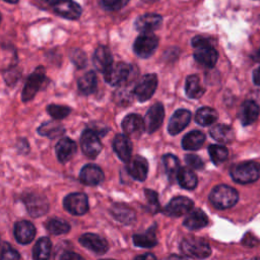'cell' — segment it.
<instances>
[{
  "instance_id": "obj_1",
  "label": "cell",
  "mask_w": 260,
  "mask_h": 260,
  "mask_svg": "<svg viewBox=\"0 0 260 260\" xmlns=\"http://www.w3.org/2000/svg\"><path fill=\"white\" fill-rule=\"evenodd\" d=\"M192 47L194 49V59L205 67H213L217 62L218 54L210 42L201 37L197 36L192 39Z\"/></svg>"
},
{
  "instance_id": "obj_2",
  "label": "cell",
  "mask_w": 260,
  "mask_h": 260,
  "mask_svg": "<svg viewBox=\"0 0 260 260\" xmlns=\"http://www.w3.org/2000/svg\"><path fill=\"white\" fill-rule=\"evenodd\" d=\"M230 174L232 179L240 184H249L260 178V164L253 160L242 161L234 165Z\"/></svg>"
},
{
  "instance_id": "obj_3",
  "label": "cell",
  "mask_w": 260,
  "mask_h": 260,
  "mask_svg": "<svg viewBox=\"0 0 260 260\" xmlns=\"http://www.w3.org/2000/svg\"><path fill=\"white\" fill-rule=\"evenodd\" d=\"M238 199L239 194L237 190L228 185H217L209 194L210 203L218 209H226L234 206Z\"/></svg>"
},
{
  "instance_id": "obj_4",
  "label": "cell",
  "mask_w": 260,
  "mask_h": 260,
  "mask_svg": "<svg viewBox=\"0 0 260 260\" xmlns=\"http://www.w3.org/2000/svg\"><path fill=\"white\" fill-rule=\"evenodd\" d=\"M181 251L188 257L196 259L207 258L211 254V248L206 241L200 238H186L181 242Z\"/></svg>"
},
{
  "instance_id": "obj_5",
  "label": "cell",
  "mask_w": 260,
  "mask_h": 260,
  "mask_svg": "<svg viewBox=\"0 0 260 260\" xmlns=\"http://www.w3.org/2000/svg\"><path fill=\"white\" fill-rule=\"evenodd\" d=\"M157 45L158 39L154 34L142 32L134 41L133 51L140 58H148L154 53Z\"/></svg>"
},
{
  "instance_id": "obj_6",
  "label": "cell",
  "mask_w": 260,
  "mask_h": 260,
  "mask_svg": "<svg viewBox=\"0 0 260 260\" xmlns=\"http://www.w3.org/2000/svg\"><path fill=\"white\" fill-rule=\"evenodd\" d=\"M132 67L124 62L112 63V65L104 72L105 80L111 85L123 84L131 75Z\"/></svg>"
},
{
  "instance_id": "obj_7",
  "label": "cell",
  "mask_w": 260,
  "mask_h": 260,
  "mask_svg": "<svg viewBox=\"0 0 260 260\" xmlns=\"http://www.w3.org/2000/svg\"><path fill=\"white\" fill-rule=\"evenodd\" d=\"M157 86V76L153 73L141 77L133 89V94L139 102H146L154 93Z\"/></svg>"
},
{
  "instance_id": "obj_8",
  "label": "cell",
  "mask_w": 260,
  "mask_h": 260,
  "mask_svg": "<svg viewBox=\"0 0 260 260\" xmlns=\"http://www.w3.org/2000/svg\"><path fill=\"white\" fill-rule=\"evenodd\" d=\"M46 70L43 66H39L35 71L29 75L27 81L22 90V101L27 102L30 101L36 93L41 88L45 78H46Z\"/></svg>"
},
{
  "instance_id": "obj_9",
  "label": "cell",
  "mask_w": 260,
  "mask_h": 260,
  "mask_svg": "<svg viewBox=\"0 0 260 260\" xmlns=\"http://www.w3.org/2000/svg\"><path fill=\"white\" fill-rule=\"evenodd\" d=\"M65 209L73 215H82L88 210V199L84 193L75 192L67 195L63 201Z\"/></svg>"
},
{
  "instance_id": "obj_10",
  "label": "cell",
  "mask_w": 260,
  "mask_h": 260,
  "mask_svg": "<svg viewBox=\"0 0 260 260\" xmlns=\"http://www.w3.org/2000/svg\"><path fill=\"white\" fill-rule=\"evenodd\" d=\"M82 152L88 157H95L102 150V143L99 135L91 129H86L80 137Z\"/></svg>"
},
{
  "instance_id": "obj_11",
  "label": "cell",
  "mask_w": 260,
  "mask_h": 260,
  "mask_svg": "<svg viewBox=\"0 0 260 260\" xmlns=\"http://www.w3.org/2000/svg\"><path fill=\"white\" fill-rule=\"evenodd\" d=\"M28 213L34 217L44 215L49 208V203L44 195L39 193H29L23 198Z\"/></svg>"
},
{
  "instance_id": "obj_12",
  "label": "cell",
  "mask_w": 260,
  "mask_h": 260,
  "mask_svg": "<svg viewBox=\"0 0 260 260\" xmlns=\"http://www.w3.org/2000/svg\"><path fill=\"white\" fill-rule=\"evenodd\" d=\"M164 117H165L164 106L160 103H155L154 105H152L148 109L144 117L145 130L147 131V133L150 134L156 131L160 127L164 121Z\"/></svg>"
},
{
  "instance_id": "obj_13",
  "label": "cell",
  "mask_w": 260,
  "mask_h": 260,
  "mask_svg": "<svg viewBox=\"0 0 260 260\" xmlns=\"http://www.w3.org/2000/svg\"><path fill=\"white\" fill-rule=\"evenodd\" d=\"M193 201L187 197L179 196L173 198L165 207L164 212L169 216H182L192 210Z\"/></svg>"
},
{
  "instance_id": "obj_14",
  "label": "cell",
  "mask_w": 260,
  "mask_h": 260,
  "mask_svg": "<svg viewBox=\"0 0 260 260\" xmlns=\"http://www.w3.org/2000/svg\"><path fill=\"white\" fill-rule=\"evenodd\" d=\"M122 128L128 137H139L145 130L144 120L137 114H129L123 119Z\"/></svg>"
},
{
  "instance_id": "obj_15",
  "label": "cell",
  "mask_w": 260,
  "mask_h": 260,
  "mask_svg": "<svg viewBox=\"0 0 260 260\" xmlns=\"http://www.w3.org/2000/svg\"><path fill=\"white\" fill-rule=\"evenodd\" d=\"M191 120V112L185 109L177 110L171 117L168 125V131L171 135H176L186 128Z\"/></svg>"
},
{
  "instance_id": "obj_16",
  "label": "cell",
  "mask_w": 260,
  "mask_h": 260,
  "mask_svg": "<svg viewBox=\"0 0 260 260\" xmlns=\"http://www.w3.org/2000/svg\"><path fill=\"white\" fill-rule=\"evenodd\" d=\"M79 243L83 247L87 248L88 250H90L96 254H104L108 251V248H109L108 242L104 238L100 237L99 235L91 234V233L82 235L79 238Z\"/></svg>"
},
{
  "instance_id": "obj_17",
  "label": "cell",
  "mask_w": 260,
  "mask_h": 260,
  "mask_svg": "<svg viewBox=\"0 0 260 260\" xmlns=\"http://www.w3.org/2000/svg\"><path fill=\"white\" fill-rule=\"evenodd\" d=\"M127 171L135 180L144 181L148 173V162L143 156L135 155L127 162Z\"/></svg>"
},
{
  "instance_id": "obj_18",
  "label": "cell",
  "mask_w": 260,
  "mask_h": 260,
  "mask_svg": "<svg viewBox=\"0 0 260 260\" xmlns=\"http://www.w3.org/2000/svg\"><path fill=\"white\" fill-rule=\"evenodd\" d=\"M162 22V17L156 13H146L136 18L135 28L141 32H151L158 28Z\"/></svg>"
},
{
  "instance_id": "obj_19",
  "label": "cell",
  "mask_w": 260,
  "mask_h": 260,
  "mask_svg": "<svg viewBox=\"0 0 260 260\" xmlns=\"http://www.w3.org/2000/svg\"><path fill=\"white\" fill-rule=\"evenodd\" d=\"M54 11L68 19H77L81 14V7L73 0H61L53 5Z\"/></svg>"
},
{
  "instance_id": "obj_20",
  "label": "cell",
  "mask_w": 260,
  "mask_h": 260,
  "mask_svg": "<svg viewBox=\"0 0 260 260\" xmlns=\"http://www.w3.org/2000/svg\"><path fill=\"white\" fill-rule=\"evenodd\" d=\"M79 180L84 185L95 186L104 180V173L100 167L89 164L81 169Z\"/></svg>"
},
{
  "instance_id": "obj_21",
  "label": "cell",
  "mask_w": 260,
  "mask_h": 260,
  "mask_svg": "<svg viewBox=\"0 0 260 260\" xmlns=\"http://www.w3.org/2000/svg\"><path fill=\"white\" fill-rule=\"evenodd\" d=\"M113 148L121 160L129 161L132 153V143L127 135L117 134L113 140Z\"/></svg>"
},
{
  "instance_id": "obj_22",
  "label": "cell",
  "mask_w": 260,
  "mask_h": 260,
  "mask_svg": "<svg viewBox=\"0 0 260 260\" xmlns=\"http://www.w3.org/2000/svg\"><path fill=\"white\" fill-rule=\"evenodd\" d=\"M76 143L68 137L60 139L55 147L56 155L59 161L63 164L69 161L74 156V154L76 153Z\"/></svg>"
},
{
  "instance_id": "obj_23",
  "label": "cell",
  "mask_w": 260,
  "mask_h": 260,
  "mask_svg": "<svg viewBox=\"0 0 260 260\" xmlns=\"http://www.w3.org/2000/svg\"><path fill=\"white\" fill-rule=\"evenodd\" d=\"M14 236L18 243L23 245L28 244L36 236V228L27 220L18 221L14 225Z\"/></svg>"
},
{
  "instance_id": "obj_24",
  "label": "cell",
  "mask_w": 260,
  "mask_h": 260,
  "mask_svg": "<svg viewBox=\"0 0 260 260\" xmlns=\"http://www.w3.org/2000/svg\"><path fill=\"white\" fill-rule=\"evenodd\" d=\"M92 62L94 67L99 71L105 72L113 63V58L110 50L106 46H100L95 49L93 56H92Z\"/></svg>"
},
{
  "instance_id": "obj_25",
  "label": "cell",
  "mask_w": 260,
  "mask_h": 260,
  "mask_svg": "<svg viewBox=\"0 0 260 260\" xmlns=\"http://www.w3.org/2000/svg\"><path fill=\"white\" fill-rule=\"evenodd\" d=\"M259 116V107L253 101H246L242 104L240 110V120L244 126L254 123Z\"/></svg>"
},
{
  "instance_id": "obj_26",
  "label": "cell",
  "mask_w": 260,
  "mask_h": 260,
  "mask_svg": "<svg viewBox=\"0 0 260 260\" xmlns=\"http://www.w3.org/2000/svg\"><path fill=\"white\" fill-rule=\"evenodd\" d=\"M112 215L119 221L129 224L135 220V211L124 203H115L110 209Z\"/></svg>"
},
{
  "instance_id": "obj_27",
  "label": "cell",
  "mask_w": 260,
  "mask_h": 260,
  "mask_svg": "<svg viewBox=\"0 0 260 260\" xmlns=\"http://www.w3.org/2000/svg\"><path fill=\"white\" fill-rule=\"evenodd\" d=\"M210 136L217 142L231 143L235 139V133L231 126L224 124H218L213 126L210 131Z\"/></svg>"
},
{
  "instance_id": "obj_28",
  "label": "cell",
  "mask_w": 260,
  "mask_h": 260,
  "mask_svg": "<svg viewBox=\"0 0 260 260\" xmlns=\"http://www.w3.org/2000/svg\"><path fill=\"white\" fill-rule=\"evenodd\" d=\"M208 222L207 215L199 208L193 209L184 220V226L189 230H198L205 226Z\"/></svg>"
},
{
  "instance_id": "obj_29",
  "label": "cell",
  "mask_w": 260,
  "mask_h": 260,
  "mask_svg": "<svg viewBox=\"0 0 260 260\" xmlns=\"http://www.w3.org/2000/svg\"><path fill=\"white\" fill-rule=\"evenodd\" d=\"M205 141V134L195 130L186 134L182 139V146L186 150H196L200 148Z\"/></svg>"
},
{
  "instance_id": "obj_30",
  "label": "cell",
  "mask_w": 260,
  "mask_h": 260,
  "mask_svg": "<svg viewBox=\"0 0 260 260\" xmlns=\"http://www.w3.org/2000/svg\"><path fill=\"white\" fill-rule=\"evenodd\" d=\"M177 180L181 187L187 190H193L197 187L198 179L190 168H180L177 173Z\"/></svg>"
},
{
  "instance_id": "obj_31",
  "label": "cell",
  "mask_w": 260,
  "mask_h": 260,
  "mask_svg": "<svg viewBox=\"0 0 260 260\" xmlns=\"http://www.w3.org/2000/svg\"><path fill=\"white\" fill-rule=\"evenodd\" d=\"M133 243L137 247L151 248L157 244L155 236V225L149 228L143 234H137L133 236Z\"/></svg>"
},
{
  "instance_id": "obj_32",
  "label": "cell",
  "mask_w": 260,
  "mask_h": 260,
  "mask_svg": "<svg viewBox=\"0 0 260 260\" xmlns=\"http://www.w3.org/2000/svg\"><path fill=\"white\" fill-rule=\"evenodd\" d=\"M51 250H52V243L49 238L43 237L39 239L32 250L34 260H49L51 255Z\"/></svg>"
},
{
  "instance_id": "obj_33",
  "label": "cell",
  "mask_w": 260,
  "mask_h": 260,
  "mask_svg": "<svg viewBox=\"0 0 260 260\" xmlns=\"http://www.w3.org/2000/svg\"><path fill=\"white\" fill-rule=\"evenodd\" d=\"M185 91L190 99H199L204 93V88L200 85V80L197 75H189L186 78Z\"/></svg>"
},
{
  "instance_id": "obj_34",
  "label": "cell",
  "mask_w": 260,
  "mask_h": 260,
  "mask_svg": "<svg viewBox=\"0 0 260 260\" xmlns=\"http://www.w3.org/2000/svg\"><path fill=\"white\" fill-rule=\"evenodd\" d=\"M217 120V113L209 107H202L195 114V121L201 126H209Z\"/></svg>"
},
{
  "instance_id": "obj_35",
  "label": "cell",
  "mask_w": 260,
  "mask_h": 260,
  "mask_svg": "<svg viewBox=\"0 0 260 260\" xmlns=\"http://www.w3.org/2000/svg\"><path fill=\"white\" fill-rule=\"evenodd\" d=\"M78 89L84 94H90L96 87V75L93 71H88L83 74L77 81Z\"/></svg>"
},
{
  "instance_id": "obj_36",
  "label": "cell",
  "mask_w": 260,
  "mask_h": 260,
  "mask_svg": "<svg viewBox=\"0 0 260 260\" xmlns=\"http://www.w3.org/2000/svg\"><path fill=\"white\" fill-rule=\"evenodd\" d=\"M64 132V128L61 124L50 121L42 124L39 129L38 133L42 136H47L50 138H55L57 136H60Z\"/></svg>"
},
{
  "instance_id": "obj_37",
  "label": "cell",
  "mask_w": 260,
  "mask_h": 260,
  "mask_svg": "<svg viewBox=\"0 0 260 260\" xmlns=\"http://www.w3.org/2000/svg\"><path fill=\"white\" fill-rule=\"evenodd\" d=\"M46 229L53 235H61L68 233L70 230V225L63 219L52 218L47 221Z\"/></svg>"
},
{
  "instance_id": "obj_38",
  "label": "cell",
  "mask_w": 260,
  "mask_h": 260,
  "mask_svg": "<svg viewBox=\"0 0 260 260\" xmlns=\"http://www.w3.org/2000/svg\"><path fill=\"white\" fill-rule=\"evenodd\" d=\"M208 152L210 155L211 160L215 164V165H219L221 162H223L229 155V151L228 149L219 144H211L208 147Z\"/></svg>"
},
{
  "instance_id": "obj_39",
  "label": "cell",
  "mask_w": 260,
  "mask_h": 260,
  "mask_svg": "<svg viewBox=\"0 0 260 260\" xmlns=\"http://www.w3.org/2000/svg\"><path fill=\"white\" fill-rule=\"evenodd\" d=\"M162 162H164L165 170H166L169 178L172 179L173 177L177 176V173L180 170L179 160H178L177 156H175L174 154H171V153L165 154L162 156Z\"/></svg>"
},
{
  "instance_id": "obj_40",
  "label": "cell",
  "mask_w": 260,
  "mask_h": 260,
  "mask_svg": "<svg viewBox=\"0 0 260 260\" xmlns=\"http://www.w3.org/2000/svg\"><path fill=\"white\" fill-rule=\"evenodd\" d=\"M48 113L50 114L51 117H53L54 119L60 120L65 118L66 116L69 115L71 109L66 107V106H60V105H50L47 108Z\"/></svg>"
},
{
  "instance_id": "obj_41",
  "label": "cell",
  "mask_w": 260,
  "mask_h": 260,
  "mask_svg": "<svg viewBox=\"0 0 260 260\" xmlns=\"http://www.w3.org/2000/svg\"><path fill=\"white\" fill-rule=\"evenodd\" d=\"M130 0H101V5L110 11H117L128 4Z\"/></svg>"
},
{
  "instance_id": "obj_42",
  "label": "cell",
  "mask_w": 260,
  "mask_h": 260,
  "mask_svg": "<svg viewBox=\"0 0 260 260\" xmlns=\"http://www.w3.org/2000/svg\"><path fill=\"white\" fill-rule=\"evenodd\" d=\"M115 101L117 104L120 105H128L131 101V93L128 88L121 87L119 90H117L114 94Z\"/></svg>"
},
{
  "instance_id": "obj_43",
  "label": "cell",
  "mask_w": 260,
  "mask_h": 260,
  "mask_svg": "<svg viewBox=\"0 0 260 260\" xmlns=\"http://www.w3.org/2000/svg\"><path fill=\"white\" fill-rule=\"evenodd\" d=\"M19 259H20L19 253L16 250L10 248L9 246H6L0 254V260H19Z\"/></svg>"
},
{
  "instance_id": "obj_44",
  "label": "cell",
  "mask_w": 260,
  "mask_h": 260,
  "mask_svg": "<svg viewBox=\"0 0 260 260\" xmlns=\"http://www.w3.org/2000/svg\"><path fill=\"white\" fill-rule=\"evenodd\" d=\"M55 260H84L79 254L72 251L62 250L56 254Z\"/></svg>"
},
{
  "instance_id": "obj_45",
  "label": "cell",
  "mask_w": 260,
  "mask_h": 260,
  "mask_svg": "<svg viewBox=\"0 0 260 260\" xmlns=\"http://www.w3.org/2000/svg\"><path fill=\"white\" fill-rule=\"evenodd\" d=\"M185 161L186 164L195 170H200L203 168V161L201 160V158L198 155L195 154H187L185 156Z\"/></svg>"
},
{
  "instance_id": "obj_46",
  "label": "cell",
  "mask_w": 260,
  "mask_h": 260,
  "mask_svg": "<svg viewBox=\"0 0 260 260\" xmlns=\"http://www.w3.org/2000/svg\"><path fill=\"white\" fill-rule=\"evenodd\" d=\"M145 196L146 199L149 203V205L153 208H157L158 207V196L157 193L153 190H149V189H145Z\"/></svg>"
},
{
  "instance_id": "obj_47",
  "label": "cell",
  "mask_w": 260,
  "mask_h": 260,
  "mask_svg": "<svg viewBox=\"0 0 260 260\" xmlns=\"http://www.w3.org/2000/svg\"><path fill=\"white\" fill-rule=\"evenodd\" d=\"M134 260H156V257L151 253H144L142 255H138Z\"/></svg>"
},
{
  "instance_id": "obj_48",
  "label": "cell",
  "mask_w": 260,
  "mask_h": 260,
  "mask_svg": "<svg viewBox=\"0 0 260 260\" xmlns=\"http://www.w3.org/2000/svg\"><path fill=\"white\" fill-rule=\"evenodd\" d=\"M253 81L256 85H260V67L257 68L253 73Z\"/></svg>"
},
{
  "instance_id": "obj_49",
  "label": "cell",
  "mask_w": 260,
  "mask_h": 260,
  "mask_svg": "<svg viewBox=\"0 0 260 260\" xmlns=\"http://www.w3.org/2000/svg\"><path fill=\"white\" fill-rule=\"evenodd\" d=\"M167 260H187L185 257L183 256H179V255H171L167 258Z\"/></svg>"
},
{
  "instance_id": "obj_50",
  "label": "cell",
  "mask_w": 260,
  "mask_h": 260,
  "mask_svg": "<svg viewBox=\"0 0 260 260\" xmlns=\"http://www.w3.org/2000/svg\"><path fill=\"white\" fill-rule=\"evenodd\" d=\"M48 4H50V5H54V4H56L57 2H59V1H61V0H45Z\"/></svg>"
},
{
  "instance_id": "obj_51",
  "label": "cell",
  "mask_w": 260,
  "mask_h": 260,
  "mask_svg": "<svg viewBox=\"0 0 260 260\" xmlns=\"http://www.w3.org/2000/svg\"><path fill=\"white\" fill-rule=\"evenodd\" d=\"M255 59H256L257 61H260V49L257 51V53H256V55H255Z\"/></svg>"
},
{
  "instance_id": "obj_52",
  "label": "cell",
  "mask_w": 260,
  "mask_h": 260,
  "mask_svg": "<svg viewBox=\"0 0 260 260\" xmlns=\"http://www.w3.org/2000/svg\"><path fill=\"white\" fill-rule=\"evenodd\" d=\"M6 2H9V3H16L18 0H5Z\"/></svg>"
},
{
  "instance_id": "obj_53",
  "label": "cell",
  "mask_w": 260,
  "mask_h": 260,
  "mask_svg": "<svg viewBox=\"0 0 260 260\" xmlns=\"http://www.w3.org/2000/svg\"><path fill=\"white\" fill-rule=\"evenodd\" d=\"M145 2H153V1H156V0H143Z\"/></svg>"
},
{
  "instance_id": "obj_54",
  "label": "cell",
  "mask_w": 260,
  "mask_h": 260,
  "mask_svg": "<svg viewBox=\"0 0 260 260\" xmlns=\"http://www.w3.org/2000/svg\"><path fill=\"white\" fill-rule=\"evenodd\" d=\"M251 260H260V258H253V259H251Z\"/></svg>"
},
{
  "instance_id": "obj_55",
  "label": "cell",
  "mask_w": 260,
  "mask_h": 260,
  "mask_svg": "<svg viewBox=\"0 0 260 260\" xmlns=\"http://www.w3.org/2000/svg\"><path fill=\"white\" fill-rule=\"evenodd\" d=\"M1 20H2V16H1V13H0V23H1Z\"/></svg>"
},
{
  "instance_id": "obj_56",
  "label": "cell",
  "mask_w": 260,
  "mask_h": 260,
  "mask_svg": "<svg viewBox=\"0 0 260 260\" xmlns=\"http://www.w3.org/2000/svg\"><path fill=\"white\" fill-rule=\"evenodd\" d=\"M103 260H113V259H103Z\"/></svg>"
}]
</instances>
